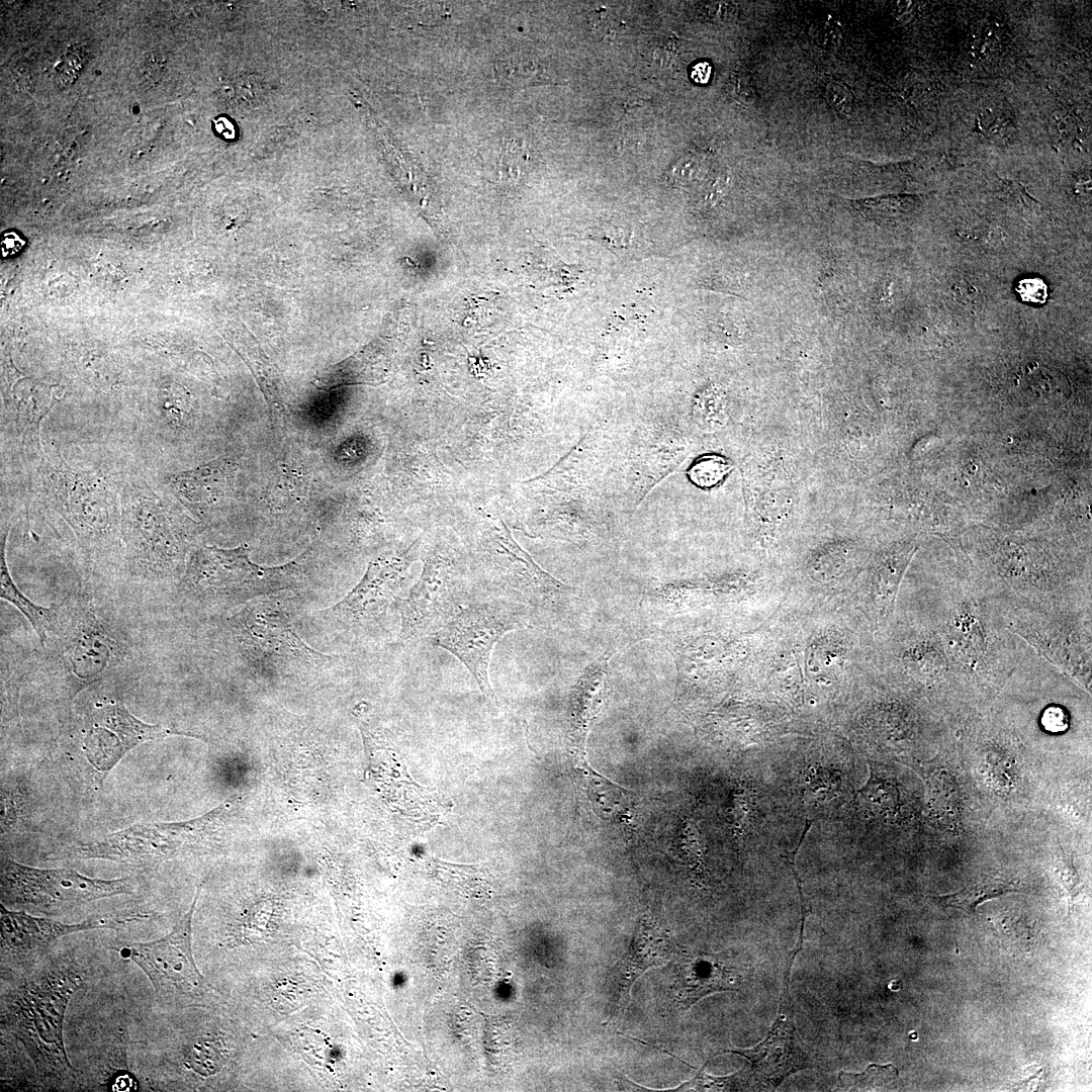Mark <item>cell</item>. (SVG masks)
<instances>
[{"label":"cell","instance_id":"cell-13","mask_svg":"<svg viewBox=\"0 0 1092 1092\" xmlns=\"http://www.w3.org/2000/svg\"><path fill=\"white\" fill-rule=\"evenodd\" d=\"M134 919L135 917L127 919L101 917L69 924L34 917L24 912L9 911L1 904V948L3 951L18 956L36 954L61 936L91 929L115 928Z\"/></svg>","mask_w":1092,"mask_h":1092},{"label":"cell","instance_id":"cell-15","mask_svg":"<svg viewBox=\"0 0 1092 1092\" xmlns=\"http://www.w3.org/2000/svg\"><path fill=\"white\" fill-rule=\"evenodd\" d=\"M674 975L676 998L690 1009L702 998L715 992L737 991L733 975L721 954L677 951Z\"/></svg>","mask_w":1092,"mask_h":1092},{"label":"cell","instance_id":"cell-2","mask_svg":"<svg viewBox=\"0 0 1092 1092\" xmlns=\"http://www.w3.org/2000/svg\"><path fill=\"white\" fill-rule=\"evenodd\" d=\"M300 566L296 561L272 567L256 564L251 561L246 546L233 549L202 547L192 554L183 583L198 599L241 604L296 587L303 578Z\"/></svg>","mask_w":1092,"mask_h":1092},{"label":"cell","instance_id":"cell-26","mask_svg":"<svg viewBox=\"0 0 1092 1092\" xmlns=\"http://www.w3.org/2000/svg\"><path fill=\"white\" fill-rule=\"evenodd\" d=\"M825 98L829 105L844 116H850L854 108V96L849 87L839 81L831 80L825 87Z\"/></svg>","mask_w":1092,"mask_h":1092},{"label":"cell","instance_id":"cell-1","mask_svg":"<svg viewBox=\"0 0 1092 1092\" xmlns=\"http://www.w3.org/2000/svg\"><path fill=\"white\" fill-rule=\"evenodd\" d=\"M82 985L74 970L51 965L23 980L5 999L2 1023L24 1046L46 1082L60 1084L76 1077L63 1027L69 1000Z\"/></svg>","mask_w":1092,"mask_h":1092},{"label":"cell","instance_id":"cell-17","mask_svg":"<svg viewBox=\"0 0 1092 1092\" xmlns=\"http://www.w3.org/2000/svg\"><path fill=\"white\" fill-rule=\"evenodd\" d=\"M236 468L230 460L212 461L172 477L175 490L191 503H215L231 490Z\"/></svg>","mask_w":1092,"mask_h":1092},{"label":"cell","instance_id":"cell-28","mask_svg":"<svg viewBox=\"0 0 1092 1092\" xmlns=\"http://www.w3.org/2000/svg\"><path fill=\"white\" fill-rule=\"evenodd\" d=\"M811 34L814 42L821 49L834 50L838 46L841 32L835 21L823 20L813 25Z\"/></svg>","mask_w":1092,"mask_h":1092},{"label":"cell","instance_id":"cell-25","mask_svg":"<svg viewBox=\"0 0 1092 1092\" xmlns=\"http://www.w3.org/2000/svg\"><path fill=\"white\" fill-rule=\"evenodd\" d=\"M729 470L730 466L723 458L707 456L695 463L689 474L697 485L710 487L718 483Z\"/></svg>","mask_w":1092,"mask_h":1092},{"label":"cell","instance_id":"cell-16","mask_svg":"<svg viewBox=\"0 0 1092 1092\" xmlns=\"http://www.w3.org/2000/svg\"><path fill=\"white\" fill-rule=\"evenodd\" d=\"M71 489V500L66 502L65 515L83 539H97L109 532L112 525L109 505L105 500L104 490L98 483L76 481Z\"/></svg>","mask_w":1092,"mask_h":1092},{"label":"cell","instance_id":"cell-7","mask_svg":"<svg viewBox=\"0 0 1092 1092\" xmlns=\"http://www.w3.org/2000/svg\"><path fill=\"white\" fill-rule=\"evenodd\" d=\"M224 806L189 821L134 825L100 840L75 845L62 856L103 858L135 866H152L172 857L184 843L200 839L222 814Z\"/></svg>","mask_w":1092,"mask_h":1092},{"label":"cell","instance_id":"cell-30","mask_svg":"<svg viewBox=\"0 0 1092 1092\" xmlns=\"http://www.w3.org/2000/svg\"><path fill=\"white\" fill-rule=\"evenodd\" d=\"M705 156L703 154L695 153L689 154L682 158L675 168V178L680 181H689L695 178L702 170L705 163Z\"/></svg>","mask_w":1092,"mask_h":1092},{"label":"cell","instance_id":"cell-34","mask_svg":"<svg viewBox=\"0 0 1092 1092\" xmlns=\"http://www.w3.org/2000/svg\"><path fill=\"white\" fill-rule=\"evenodd\" d=\"M23 245V241L15 233H7L2 240L3 255H13L20 250Z\"/></svg>","mask_w":1092,"mask_h":1092},{"label":"cell","instance_id":"cell-20","mask_svg":"<svg viewBox=\"0 0 1092 1092\" xmlns=\"http://www.w3.org/2000/svg\"><path fill=\"white\" fill-rule=\"evenodd\" d=\"M1019 890V886L1015 881L987 876L957 893L936 896L932 897V899L943 907L961 909L967 913H976L977 906L982 902L1007 893L1018 892Z\"/></svg>","mask_w":1092,"mask_h":1092},{"label":"cell","instance_id":"cell-8","mask_svg":"<svg viewBox=\"0 0 1092 1092\" xmlns=\"http://www.w3.org/2000/svg\"><path fill=\"white\" fill-rule=\"evenodd\" d=\"M463 594L453 564L440 553L430 554L418 582L397 602L399 638L432 635L462 607Z\"/></svg>","mask_w":1092,"mask_h":1092},{"label":"cell","instance_id":"cell-37","mask_svg":"<svg viewBox=\"0 0 1092 1092\" xmlns=\"http://www.w3.org/2000/svg\"><path fill=\"white\" fill-rule=\"evenodd\" d=\"M737 92L745 103L752 102L754 99V91L746 77L739 76V78H737Z\"/></svg>","mask_w":1092,"mask_h":1092},{"label":"cell","instance_id":"cell-6","mask_svg":"<svg viewBox=\"0 0 1092 1092\" xmlns=\"http://www.w3.org/2000/svg\"><path fill=\"white\" fill-rule=\"evenodd\" d=\"M134 890L130 878L92 879L68 869H37L1 859L2 901L39 908L79 906Z\"/></svg>","mask_w":1092,"mask_h":1092},{"label":"cell","instance_id":"cell-9","mask_svg":"<svg viewBox=\"0 0 1092 1092\" xmlns=\"http://www.w3.org/2000/svg\"><path fill=\"white\" fill-rule=\"evenodd\" d=\"M793 961L790 958L786 968L778 1017L765 1039L751 1049L735 1048L721 1052L745 1058L750 1065V1077L760 1088L775 1089L790 1075L814 1067L796 1030L794 1003L789 990Z\"/></svg>","mask_w":1092,"mask_h":1092},{"label":"cell","instance_id":"cell-21","mask_svg":"<svg viewBox=\"0 0 1092 1092\" xmlns=\"http://www.w3.org/2000/svg\"><path fill=\"white\" fill-rule=\"evenodd\" d=\"M929 797L932 810L946 821L956 820L960 811V792L954 778L939 771L929 780Z\"/></svg>","mask_w":1092,"mask_h":1092},{"label":"cell","instance_id":"cell-35","mask_svg":"<svg viewBox=\"0 0 1092 1092\" xmlns=\"http://www.w3.org/2000/svg\"><path fill=\"white\" fill-rule=\"evenodd\" d=\"M214 128L223 140H233L236 135L235 126L226 117H218L214 121Z\"/></svg>","mask_w":1092,"mask_h":1092},{"label":"cell","instance_id":"cell-3","mask_svg":"<svg viewBox=\"0 0 1092 1092\" xmlns=\"http://www.w3.org/2000/svg\"><path fill=\"white\" fill-rule=\"evenodd\" d=\"M231 629L248 660L275 671H309L330 657L297 635L289 615L272 601H254L231 619Z\"/></svg>","mask_w":1092,"mask_h":1092},{"label":"cell","instance_id":"cell-32","mask_svg":"<svg viewBox=\"0 0 1092 1092\" xmlns=\"http://www.w3.org/2000/svg\"><path fill=\"white\" fill-rule=\"evenodd\" d=\"M79 60H80L79 54L68 53L66 55L65 59L57 67V72H58V76H59L58 78H59L61 83L66 82V79H67L66 76H69V82H70L71 78H74V79L76 78V76L78 74V70L81 68L80 64H76V61H79Z\"/></svg>","mask_w":1092,"mask_h":1092},{"label":"cell","instance_id":"cell-5","mask_svg":"<svg viewBox=\"0 0 1092 1092\" xmlns=\"http://www.w3.org/2000/svg\"><path fill=\"white\" fill-rule=\"evenodd\" d=\"M201 885L187 913L165 936L127 946L128 958L148 976L157 1001H197L217 992L198 970L192 952V918Z\"/></svg>","mask_w":1092,"mask_h":1092},{"label":"cell","instance_id":"cell-19","mask_svg":"<svg viewBox=\"0 0 1092 1092\" xmlns=\"http://www.w3.org/2000/svg\"><path fill=\"white\" fill-rule=\"evenodd\" d=\"M6 537L7 534L1 538L0 597L2 600L16 607L22 613L35 631L39 640L44 643L49 632L57 622L58 614L54 608H47L33 603L16 586L6 562Z\"/></svg>","mask_w":1092,"mask_h":1092},{"label":"cell","instance_id":"cell-23","mask_svg":"<svg viewBox=\"0 0 1092 1092\" xmlns=\"http://www.w3.org/2000/svg\"><path fill=\"white\" fill-rule=\"evenodd\" d=\"M871 777L860 797L876 809H893L898 802V790L894 784L881 778L878 766L869 760Z\"/></svg>","mask_w":1092,"mask_h":1092},{"label":"cell","instance_id":"cell-10","mask_svg":"<svg viewBox=\"0 0 1092 1092\" xmlns=\"http://www.w3.org/2000/svg\"><path fill=\"white\" fill-rule=\"evenodd\" d=\"M124 525L133 568L149 578L172 575L183 556V542L166 512L153 502H140Z\"/></svg>","mask_w":1092,"mask_h":1092},{"label":"cell","instance_id":"cell-38","mask_svg":"<svg viewBox=\"0 0 1092 1092\" xmlns=\"http://www.w3.org/2000/svg\"><path fill=\"white\" fill-rule=\"evenodd\" d=\"M711 74V67L708 63H698L693 71L692 77L697 83H706L709 80Z\"/></svg>","mask_w":1092,"mask_h":1092},{"label":"cell","instance_id":"cell-4","mask_svg":"<svg viewBox=\"0 0 1092 1092\" xmlns=\"http://www.w3.org/2000/svg\"><path fill=\"white\" fill-rule=\"evenodd\" d=\"M524 627V620L511 604L490 601L462 606L429 637L434 645L447 650L466 666L493 708L495 696L488 677L492 649L505 634Z\"/></svg>","mask_w":1092,"mask_h":1092},{"label":"cell","instance_id":"cell-18","mask_svg":"<svg viewBox=\"0 0 1092 1092\" xmlns=\"http://www.w3.org/2000/svg\"><path fill=\"white\" fill-rule=\"evenodd\" d=\"M93 722L107 728L125 753L143 742L173 734L171 729L163 725L148 724L138 719L119 702L97 707Z\"/></svg>","mask_w":1092,"mask_h":1092},{"label":"cell","instance_id":"cell-11","mask_svg":"<svg viewBox=\"0 0 1092 1092\" xmlns=\"http://www.w3.org/2000/svg\"><path fill=\"white\" fill-rule=\"evenodd\" d=\"M414 545L400 554L377 558L369 563L362 579L332 611L352 625L376 619L386 611L400 590L407 568L415 560Z\"/></svg>","mask_w":1092,"mask_h":1092},{"label":"cell","instance_id":"cell-24","mask_svg":"<svg viewBox=\"0 0 1092 1092\" xmlns=\"http://www.w3.org/2000/svg\"><path fill=\"white\" fill-rule=\"evenodd\" d=\"M899 1076L898 1070L888 1064L880 1066L871 1064L863 1073L853 1074L840 1072L838 1078L843 1089H870L886 1085Z\"/></svg>","mask_w":1092,"mask_h":1092},{"label":"cell","instance_id":"cell-12","mask_svg":"<svg viewBox=\"0 0 1092 1092\" xmlns=\"http://www.w3.org/2000/svg\"><path fill=\"white\" fill-rule=\"evenodd\" d=\"M674 952L667 934L647 915H643L628 949L614 966L609 978V1021L629 1007L635 981L648 969L667 963Z\"/></svg>","mask_w":1092,"mask_h":1092},{"label":"cell","instance_id":"cell-14","mask_svg":"<svg viewBox=\"0 0 1092 1092\" xmlns=\"http://www.w3.org/2000/svg\"><path fill=\"white\" fill-rule=\"evenodd\" d=\"M118 645L96 615L79 611L63 650L66 665L75 677L91 682L98 679L116 659Z\"/></svg>","mask_w":1092,"mask_h":1092},{"label":"cell","instance_id":"cell-36","mask_svg":"<svg viewBox=\"0 0 1092 1092\" xmlns=\"http://www.w3.org/2000/svg\"><path fill=\"white\" fill-rule=\"evenodd\" d=\"M110 1087L112 1090L128 1091L134 1089V1079L131 1075L127 1073L118 1074L116 1075L115 1079L112 1080V1084Z\"/></svg>","mask_w":1092,"mask_h":1092},{"label":"cell","instance_id":"cell-31","mask_svg":"<svg viewBox=\"0 0 1092 1092\" xmlns=\"http://www.w3.org/2000/svg\"><path fill=\"white\" fill-rule=\"evenodd\" d=\"M256 85H258V83L256 82V79H253L252 77H248L246 79H239L234 84L233 88L235 92V98L240 99L242 102L248 105H250L251 103H255L258 95L260 94L256 93L260 90V87H256Z\"/></svg>","mask_w":1092,"mask_h":1092},{"label":"cell","instance_id":"cell-27","mask_svg":"<svg viewBox=\"0 0 1092 1092\" xmlns=\"http://www.w3.org/2000/svg\"><path fill=\"white\" fill-rule=\"evenodd\" d=\"M906 655V665L913 673H932L931 670L933 666L935 668H941L940 666L933 665V663H937L938 665H942L943 663L941 658L938 657L937 652L927 646L915 648Z\"/></svg>","mask_w":1092,"mask_h":1092},{"label":"cell","instance_id":"cell-33","mask_svg":"<svg viewBox=\"0 0 1092 1092\" xmlns=\"http://www.w3.org/2000/svg\"><path fill=\"white\" fill-rule=\"evenodd\" d=\"M1043 724L1051 731H1060L1065 729L1067 721L1062 710L1058 708L1050 709L1043 715Z\"/></svg>","mask_w":1092,"mask_h":1092},{"label":"cell","instance_id":"cell-22","mask_svg":"<svg viewBox=\"0 0 1092 1092\" xmlns=\"http://www.w3.org/2000/svg\"><path fill=\"white\" fill-rule=\"evenodd\" d=\"M224 1061L225 1053L221 1042L214 1038H202L189 1050L185 1063L196 1073L209 1076L217 1072Z\"/></svg>","mask_w":1092,"mask_h":1092},{"label":"cell","instance_id":"cell-29","mask_svg":"<svg viewBox=\"0 0 1092 1092\" xmlns=\"http://www.w3.org/2000/svg\"><path fill=\"white\" fill-rule=\"evenodd\" d=\"M1022 300L1032 303H1043L1048 296V287L1041 279H1023L1016 288Z\"/></svg>","mask_w":1092,"mask_h":1092}]
</instances>
